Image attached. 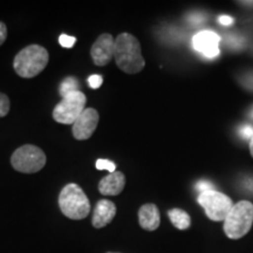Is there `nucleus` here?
<instances>
[{"mask_svg": "<svg viewBox=\"0 0 253 253\" xmlns=\"http://www.w3.org/2000/svg\"><path fill=\"white\" fill-rule=\"evenodd\" d=\"M114 59L116 65L126 74H137L145 66L140 41L130 33H121L115 39Z\"/></svg>", "mask_w": 253, "mask_h": 253, "instance_id": "obj_1", "label": "nucleus"}, {"mask_svg": "<svg viewBox=\"0 0 253 253\" xmlns=\"http://www.w3.org/2000/svg\"><path fill=\"white\" fill-rule=\"evenodd\" d=\"M49 54L45 47L30 45L15 55L13 68L20 78L32 79L39 75L48 65Z\"/></svg>", "mask_w": 253, "mask_h": 253, "instance_id": "obj_2", "label": "nucleus"}, {"mask_svg": "<svg viewBox=\"0 0 253 253\" xmlns=\"http://www.w3.org/2000/svg\"><path fill=\"white\" fill-rule=\"evenodd\" d=\"M59 208L62 214L73 220L84 219L90 212L89 199L77 183H69L61 190Z\"/></svg>", "mask_w": 253, "mask_h": 253, "instance_id": "obj_3", "label": "nucleus"}, {"mask_svg": "<svg viewBox=\"0 0 253 253\" xmlns=\"http://www.w3.org/2000/svg\"><path fill=\"white\" fill-rule=\"evenodd\" d=\"M253 224V204L249 201H240L224 220V232L230 239H240L248 235Z\"/></svg>", "mask_w": 253, "mask_h": 253, "instance_id": "obj_4", "label": "nucleus"}, {"mask_svg": "<svg viewBox=\"0 0 253 253\" xmlns=\"http://www.w3.org/2000/svg\"><path fill=\"white\" fill-rule=\"evenodd\" d=\"M46 155L42 149L33 144H25L12 154L11 164L19 172L34 173L46 166Z\"/></svg>", "mask_w": 253, "mask_h": 253, "instance_id": "obj_5", "label": "nucleus"}, {"mask_svg": "<svg viewBox=\"0 0 253 253\" xmlns=\"http://www.w3.org/2000/svg\"><path fill=\"white\" fill-rule=\"evenodd\" d=\"M87 97L81 90L66 95L53 110V119L61 125H72L84 112Z\"/></svg>", "mask_w": 253, "mask_h": 253, "instance_id": "obj_6", "label": "nucleus"}, {"mask_svg": "<svg viewBox=\"0 0 253 253\" xmlns=\"http://www.w3.org/2000/svg\"><path fill=\"white\" fill-rule=\"evenodd\" d=\"M199 205L204 209L205 214L213 221H224L231 209L233 202L229 196L221 194L216 190L202 192L197 198Z\"/></svg>", "mask_w": 253, "mask_h": 253, "instance_id": "obj_7", "label": "nucleus"}, {"mask_svg": "<svg viewBox=\"0 0 253 253\" xmlns=\"http://www.w3.org/2000/svg\"><path fill=\"white\" fill-rule=\"evenodd\" d=\"M99 113L94 108H86L82 114L77 119V121L73 123L72 132L75 140L84 141L93 136L94 131L96 130V126L99 125Z\"/></svg>", "mask_w": 253, "mask_h": 253, "instance_id": "obj_8", "label": "nucleus"}, {"mask_svg": "<svg viewBox=\"0 0 253 253\" xmlns=\"http://www.w3.org/2000/svg\"><path fill=\"white\" fill-rule=\"evenodd\" d=\"M114 47H115V40L112 34H101L90 48V56L95 65L99 67L108 65L114 58Z\"/></svg>", "mask_w": 253, "mask_h": 253, "instance_id": "obj_9", "label": "nucleus"}, {"mask_svg": "<svg viewBox=\"0 0 253 253\" xmlns=\"http://www.w3.org/2000/svg\"><path fill=\"white\" fill-rule=\"evenodd\" d=\"M194 47L207 58H216L219 54L220 38L211 31L199 32L194 37Z\"/></svg>", "mask_w": 253, "mask_h": 253, "instance_id": "obj_10", "label": "nucleus"}, {"mask_svg": "<svg viewBox=\"0 0 253 253\" xmlns=\"http://www.w3.org/2000/svg\"><path fill=\"white\" fill-rule=\"evenodd\" d=\"M116 214V205L108 199H101L94 208L91 225L95 229H102L112 223Z\"/></svg>", "mask_w": 253, "mask_h": 253, "instance_id": "obj_11", "label": "nucleus"}, {"mask_svg": "<svg viewBox=\"0 0 253 253\" xmlns=\"http://www.w3.org/2000/svg\"><path fill=\"white\" fill-rule=\"evenodd\" d=\"M126 186V176L121 171H115L103 177L99 183L100 194L104 196H118Z\"/></svg>", "mask_w": 253, "mask_h": 253, "instance_id": "obj_12", "label": "nucleus"}, {"mask_svg": "<svg viewBox=\"0 0 253 253\" xmlns=\"http://www.w3.org/2000/svg\"><path fill=\"white\" fill-rule=\"evenodd\" d=\"M138 224L145 231H155L161 224V214L157 205L147 203L138 210Z\"/></svg>", "mask_w": 253, "mask_h": 253, "instance_id": "obj_13", "label": "nucleus"}, {"mask_svg": "<svg viewBox=\"0 0 253 253\" xmlns=\"http://www.w3.org/2000/svg\"><path fill=\"white\" fill-rule=\"evenodd\" d=\"M168 216L171 220L172 225L181 231L188 230L191 225L190 214L182 209H171V210L168 211Z\"/></svg>", "mask_w": 253, "mask_h": 253, "instance_id": "obj_14", "label": "nucleus"}, {"mask_svg": "<svg viewBox=\"0 0 253 253\" xmlns=\"http://www.w3.org/2000/svg\"><path fill=\"white\" fill-rule=\"evenodd\" d=\"M79 87H80V84H79L77 78H74V77L65 78L59 86L60 96L65 97L66 95L74 93V91H78Z\"/></svg>", "mask_w": 253, "mask_h": 253, "instance_id": "obj_15", "label": "nucleus"}, {"mask_svg": "<svg viewBox=\"0 0 253 253\" xmlns=\"http://www.w3.org/2000/svg\"><path fill=\"white\" fill-rule=\"evenodd\" d=\"M95 167H96L97 170H108L110 173L116 171L115 163L112 162V161H109V160H103V158L97 160L96 163H95Z\"/></svg>", "mask_w": 253, "mask_h": 253, "instance_id": "obj_16", "label": "nucleus"}, {"mask_svg": "<svg viewBox=\"0 0 253 253\" xmlns=\"http://www.w3.org/2000/svg\"><path fill=\"white\" fill-rule=\"evenodd\" d=\"M9 99L4 93H0V118H5L9 112Z\"/></svg>", "mask_w": 253, "mask_h": 253, "instance_id": "obj_17", "label": "nucleus"}, {"mask_svg": "<svg viewBox=\"0 0 253 253\" xmlns=\"http://www.w3.org/2000/svg\"><path fill=\"white\" fill-rule=\"evenodd\" d=\"M77 42V38L67 36V34H61L59 37V43L65 48H72L73 46Z\"/></svg>", "mask_w": 253, "mask_h": 253, "instance_id": "obj_18", "label": "nucleus"}, {"mask_svg": "<svg viewBox=\"0 0 253 253\" xmlns=\"http://www.w3.org/2000/svg\"><path fill=\"white\" fill-rule=\"evenodd\" d=\"M103 82V78L101 77V75H91V77H89V79H88V84H89L90 88H93V89H97V88L101 87V84H102Z\"/></svg>", "mask_w": 253, "mask_h": 253, "instance_id": "obj_19", "label": "nucleus"}, {"mask_svg": "<svg viewBox=\"0 0 253 253\" xmlns=\"http://www.w3.org/2000/svg\"><path fill=\"white\" fill-rule=\"evenodd\" d=\"M233 21H235V19L232 17H230V15H226V14H223L220 15V17H218V23L220 25H223V26H230V25L233 24Z\"/></svg>", "mask_w": 253, "mask_h": 253, "instance_id": "obj_20", "label": "nucleus"}, {"mask_svg": "<svg viewBox=\"0 0 253 253\" xmlns=\"http://www.w3.org/2000/svg\"><path fill=\"white\" fill-rule=\"evenodd\" d=\"M6 38H7V27L5 23L0 21V46L5 42Z\"/></svg>", "mask_w": 253, "mask_h": 253, "instance_id": "obj_21", "label": "nucleus"}, {"mask_svg": "<svg viewBox=\"0 0 253 253\" xmlns=\"http://www.w3.org/2000/svg\"><path fill=\"white\" fill-rule=\"evenodd\" d=\"M242 135H243V137L248 138V140L251 141L253 138V128H252V126H244V128L242 129Z\"/></svg>", "mask_w": 253, "mask_h": 253, "instance_id": "obj_22", "label": "nucleus"}, {"mask_svg": "<svg viewBox=\"0 0 253 253\" xmlns=\"http://www.w3.org/2000/svg\"><path fill=\"white\" fill-rule=\"evenodd\" d=\"M197 189L201 194L202 192H207V191H210V190H213L212 185H211L209 182H199L197 185Z\"/></svg>", "mask_w": 253, "mask_h": 253, "instance_id": "obj_23", "label": "nucleus"}, {"mask_svg": "<svg viewBox=\"0 0 253 253\" xmlns=\"http://www.w3.org/2000/svg\"><path fill=\"white\" fill-rule=\"evenodd\" d=\"M250 151H251V155L253 157V138L251 141H250Z\"/></svg>", "mask_w": 253, "mask_h": 253, "instance_id": "obj_24", "label": "nucleus"}, {"mask_svg": "<svg viewBox=\"0 0 253 253\" xmlns=\"http://www.w3.org/2000/svg\"><path fill=\"white\" fill-rule=\"evenodd\" d=\"M107 253H119V252H107Z\"/></svg>", "mask_w": 253, "mask_h": 253, "instance_id": "obj_25", "label": "nucleus"}]
</instances>
